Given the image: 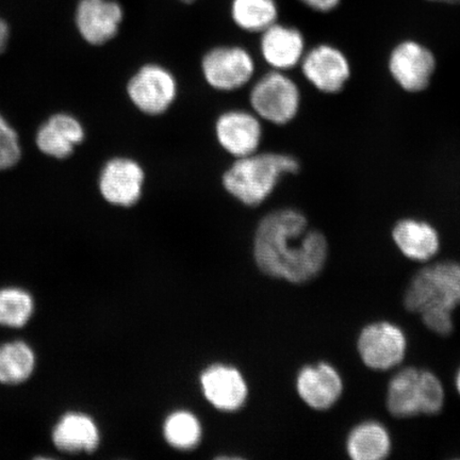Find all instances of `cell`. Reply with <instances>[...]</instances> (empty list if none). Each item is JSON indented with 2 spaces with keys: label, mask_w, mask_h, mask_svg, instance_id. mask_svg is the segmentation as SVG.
<instances>
[{
  "label": "cell",
  "mask_w": 460,
  "mask_h": 460,
  "mask_svg": "<svg viewBox=\"0 0 460 460\" xmlns=\"http://www.w3.org/2000/svg\"><path fill=\"white\" fill-rule=\"evenodd\" d=\"M254 256L264 274L304 284L323 270L329 243L323 233L309 228L304 212L287 207L270 212L259 222Z\"/></svg>",
  "instance_id": "obj_1"
},
{
  "label": "cell",
  "mask_w": 460,
  "mask_h": 460,
  "mask_svg": "<svg viewBox=\"0 0 460 460\" xmlns=\"http://www.w3.org/2000/svg\"><path fill=\"white\" fill-rule=\"evenodd\" d=\"M460 304V263L442 261L420 270L404 296L411 313L421 314L425 326L440 336L453 332V312Z\"/></svg>",
  "instance_id": "obj_2"
},
{
  "label": "cell",
  "mask_w": 460,
  "mask_h": 460,
  "mask_svg": "<svg viewBox=\"0 0 460 460\" xmlns=\"http://www.w3.org/2000/svg\"><path fill=\"white\" fill-rule=\"evenodd\" d=\"M300 171V160L291 154L257 152L234 159L224 172L222 183L230 197L247 207H257L271 197L285 177Z\"/></svg>",
  "instance_id": "obj_3"
},
{
  "label": "cell",
  "mask_w": 460,
  "mask_h": 460,
  "mask_svg": "<svg viewBox=\"0 0 460 460\" xmlns=\"http://www.w3.org/2000/svg\"><path fill=\"white\" fill-rule=\"evenodd\" d=\"M250 105L262 122L286 126L301 111L302 91L288 72L271 70L252 86Z\"/></svg>",
  "instance_id": "obj_4"
},
{
  "label": "cell",
  "mask_w": 460,
  "mask_h": 460,
  "mask_svg": "<svg viewBox=\"0 0 460 460\" xmlns=\"http://www.w3.org/2000/svg\"><path fill=\"white\" fill-rule=\"evenodd\" d=\"M387 67L390 77L401 90L419 94L427 91L433 82L437 58L427 44L405 39L390 50Z\"/></svg>",
  "instance_id": "obj_5"
},
{
  "label": "cell",
  "mask_w": 460,
  "mask_h": 460,
  "mask_svg": "<svg viewBox=\"0 0 460 460\" xmlns=\"http://www.w3.org/2000/svg\"><path fill=\"white\" fill-rule=\"evenodd\" d=\"M132 105L148 117L163 115L175 102L178 95V83L164 66L146 63L139 67L126 86Z\"/></svg>",
  "instance_id": "obj_6"
},
{
  "label": "cell",
  "mask_w": 460,
  "mask_h": 460,
  "mask_svg": "<svg viewBox=\"0 0 460 460\" xmlns=\"http://www.w3.org/2000/svg\"><path fill=\"white\" fill-rule=\"evenodd\" d=\"M200 70L207 84L218 92L243 88L254 77V58L241 46H217L204 55Z\"/></svg>",
  "instance_id": "obj_7"
},
{
  "label": "cell",
  "mask_w": 460,
  "mask_h": 460,
  "mask_svg": "<svg viewBox=\"0 0 460 460\" xmlns=\"http://www.w3.org/2000/svg\"><path fill=\"white\" fill-rule=\"evenodd\" d=\"M300 67L305 80L326 95L341 94L352 77L349 57L331 43H320L307 49Z\"/></svg>",
  "instance_id": "obj_8"
},
{
  "label": "cell",
  "mask_w": 460,
  "mask_h": 460,
  "mask_svg": "<svg viewBox=\"0 0 460 460\" xmlns=\"http://www.w3.org/2000/svg\"><path fill=\"white\" fill-rule=\"evenodd\" d=\"M358 347L360 358L367 367L387 371L404 359L407 338L399 326L389 322H376L361 331Z\"/></svg>",
  "instance_id": "obj_9"
},
{
  "label": "cell",
  "mask_w": 460,
  "mask_h": 460,
  "mask_svg": "<svg viewBox=\"0 0 460 460\" xmlns=\"http://www.w3.org/2000/svg\"><path fill=\"white\" fill-rule=\"evenodd\" d=\"M146 178V172L137 160L113 157L103 164L100 172V193L108 204L129 208L139 203Z\"/></svg>",
  "instance_id": "obj_10"
},
{
  "label": "cell",
  "mask_w": 460,
  "mask_h": 460,
  "mask_svg": "<svg viewBox=\"0 0 460 460\" xmlns=\"http://www.w3.org/2000/svg\"><path fill=\"white\" fill-rule=\"evenodd\" d=\"M215 134L218 146L234 159L250 156L261 148L262 120L252 111L234 109L217 119Z\"/></svg>",
  "instance_id": "obj_11"
},
{
  "label": "cell",
  "mask_w": 460,
  "mask_h": 460,
  "mask_svg": "<svg viewBox=\"0 0 460 460\" xmlns=\"http://www.w3.org/2000/svg\"><path fill=\"white\" fill-rule=\"evenodd\" d=\"M261 54L264 62L275 71L288 72L300 66L306 54V39L296 27L274 22L261 32Z\"/></svg>",
  "instance_id": "obj_12"
},
{
  "label": "cell",
  "mask_w": 460,
  "mask_h": 460,
  "mask_svg": "<svg viewBox=\"0 0 460 460\" xmlns=\"http://www.w3.org/2000/svg\"><path fill=\"white\" fill-rule=\"evenodd\" d=\"M124 11L115 0H79L76 26L80 36L91 45L100 46L118 36Z\"/></svg>",
  "instance_id": "obj_13"
},
{
  "label": "cell",
  "mask_w": 460,
  "mask_h": 460,
  "mask_svg": "<svg viewBox=\"0 0 460 460\" xmlns=\"http://www.w3.org/2000/svg\"><path fill=\"white\" fill-rule=\"evenodd\" d=\"M298 395L315 411H327L341 399L343 382L341 374L327 362L304 367L296 378Z\"/></svg>",
  "instance_id": "obj_14"
},
{
  "label": "cell",
  "mask_w": 460,
  "mask_h": 460,
  "mask_svg": "<svg viewBox=\"0 0 460 460\" xmlns=\"http://www.w3.org/2000/svg\"><path fill=\"white\" fill-rule=\"evenodd\" d=\"M394 243L402 255L415 261H428L440 250V237L430 223L405 217L393 228Z\"/></svg>",
  "instance_id": "obj_15"
},
{
  "label": "cell",
  "mask_w": 460,
  "mask_h": 460,
  "mask_svg": "<svg viewBox=\"0 0 460 460\" xmlns=\"http://www.w3.org/2000/svg\"><path fill=\"white\" fill-rule=\"evenodd\" d=\"M85 132L82 123L67 113L53 115L37 134L40 151L56 159L71 156L75 147L84 140Z\"/></svg>",
  "instance_id": "obj_16"
},
{
  "label": "cell",
  "mask_w": 460,
  "mask_h": 460,
  "mask_svg": "<svg viewBox=\"0 0 460 460\" xmlns=\"http://www.w3.org/2000/svg\"><path fill=\"white\" fill-rule=\"evenodd\" d=\"M201 387L212 405L222 411H235L243 406L247 388L241 374L226 366L209 367L201 376Z\"/></svg>",
  "instance_id": "obj_17"
},
{
  "label": "cell",
  "mask_w": 460,
  "mask_h": 460,
  "mask_svg": "<svg viewBox=\"0 0 460 460\" xmlns=\"http://www.w3.org/2000/svg\"><path fill=\"white\" fill-rule=\"evenodd\" d=\"M387 407L391 415L396 418L422 415L421 370L405 367L391 378Z\"/></svg>",
  "instance_id": "obj_18"
},
{
  "label": "cell",
  "mask_w": 460,
  "mask_h": 460,
  "mask_svg": "<svg viewBox=\"0 0 460 460\" xmlns=\"http://www.w3.org/2000/svg\"><path fill=\"white\" fill-rule=\"evenodd\" d=\"M53 440L63 452H92L99 446L100 434L93 420L83 413L71 412L56 425Z\"/></svg>",
  "instance_id": "obj_19"
},
{
  "label": "cell",
  "mask_w": 460,
  "mask_h": 460,
  "mask_svg": "<svg viewBox=\"0 0 460 460\" xmlns=\"http://www.w3.org/2000/svg\"><path fill=\"white\" fill-rule=\"evenodd\" d=\"M393 442L389 431L376 421L362 422L349 431L347 452L354 460H381L386 458Z\"/></svg>",
  "instance_id": "obj_20"
},
{
  "label": "cell",
  "mask_w": 460,
  "mask_h": 460,
  "mask_svg": "<svg viewBox=\"0 0 460 460\" xmlns=\"http://www.w3.org/2000/svg\"><path fill=\"white\" fill-rule=\"evenodd\" d=\"M230 13L243 31L261 33L278 22L279 11L275 0H233Z\"/></svg>",
  "instance_id": "obj_21"
},
{
  "label": "cell",
  "mask_w": 460,
  "mask_h": 460,
  "mask_svg": "<svg viewBox=\"0 0 460 460\" xmlns=\"http://www.w3.org/2000/svg\"><path fill=\"white\" fill-rule=\"evenodd\" d=\"M36 366V356L25 342L0 345V383L15 385L27 381Z\"/></svg>",
  "instance_id": "obj_22"
},
{
  "label": "cell",
  "mask_w": 460,
  "mask_h": 460,
  "mask_svg": "<svg viewBox=\"0 0 460 460\" xmlns=\"http://www.w3.org/2000/svg\"><path fill=\"white\" fill-rule=\"evenodd\" d=\"M33 307L32 297L26 291L16 288L0 290V325L24 326L31 318Z\"/></svg>",
  "instance_id": "obj_23"
},
{
  "label": "cell",
  "mask_w": 460,
  "mask_h": 460,
  "mask_svg": "<svg viewBox=\"0 0 460 460\" xmlns=\"http://www.w3.org/2000/svg\"><path fill=\"white\" fill-rule=\"evenodd\" d=\"M164 435L171 446L187 450L199 444L200 425L191 413L178 411L166 420Z\"/></svg>",
  "instance_id": "obj_24"
},
{
  "label": "cell",
  "mask_w": 460,
  "mask_h": 460,
  "mask_svg": "<svg viewBox=\"0 0 460 460\" xmlns=\"http://www.w3.org/2000/svg\"><path fill=\"white\" fill-rule=\"evenodd\" d=\"M422 415H436L445 405V389L440 379L427 370H421Z\"/></svg>",
  "instance_id": "obj_25"
},
{
  "label": "cell",
  "mask_w": 460,
  "mask_h": 460,
  "mask_svg": "<svg viewBox=\"0 0 460 460\" xmlns=\"http://www.w3.org/2000/svg\"><path fill=\"white\" fill-rule=\"evenodd\" d=\"M21 156L19 136L0 114V171L13 168Z\"/></svg>",
  "instance_id": "obj_26"
},
{
  "label": "cell",
  "mask_w": 460,
  "mask_h": 460,
  "mask_svg": "<svg viewBox=\"0 0 460 460\" xmlns=\"http://www.w3.org/2000/svg\"><path fill=\"white\" fill-rule=\"evenodd\" d=\"M310 10L318 13H330L336 10L341 4V0H300Z\"/></svg>",
  "instance_id": "obj_27"
},
{
  "label": "cell",
  "mask_w": 460,
  "mask_h": 460,
  "mask_svg": "<svg viewBox=\"0 0 460 460\" xmlns=\"http://www.w3.org/2000/svg\"><path fill=\"white\" fill-rule=\"evenodd\" d=\"M10 31L7 22L0 19V54L7 48Z\"/></svg>",
  "instance_id": "obj_28"
},
{
  "label": "cell",
  "mask_w": 460,
  "mask_h": 460,
  "mask_svg": "<svg viewBox=\"0 0 460 460\" xmlns=\"http://www.w3.org/2000/svg\"><path fill=\"white\" fill-rule=\"evenodd\" d=\"M428 2L446 4H460V0H428Z\"/></svg>",
  "instance_id": "obj_29"
},
{
  "label": "cell",
  "mask_w": 460,
  "mask_h": 460,
  "mask_svg": "<svg viewBox=\"0 0 460 460\" xmlns=\"http://www.w3.org/2000/svg\"><path fill=\"white\" fill-rule=\"evenodd\" d=\"M456 388H457L458 394H460V369L456 374Z\"/></svg>",
  "instance_id": "obj_30"
},
{
  "label": "cell",
  "mask_w": 460,
  "mask_h": 460,
  "mask_svg": "<svg viewBox=\"0 0 460 460\" xmlns=\"http://www.w3.org/2000/svg\"><path fill=\"white\" fill-rule=\"evenodd\" d=\"M181 2L185 3V4H191V3L195 2V0H181Z\"/></svg>",
  "instance_id": "obj_31"
}]
</instances>
